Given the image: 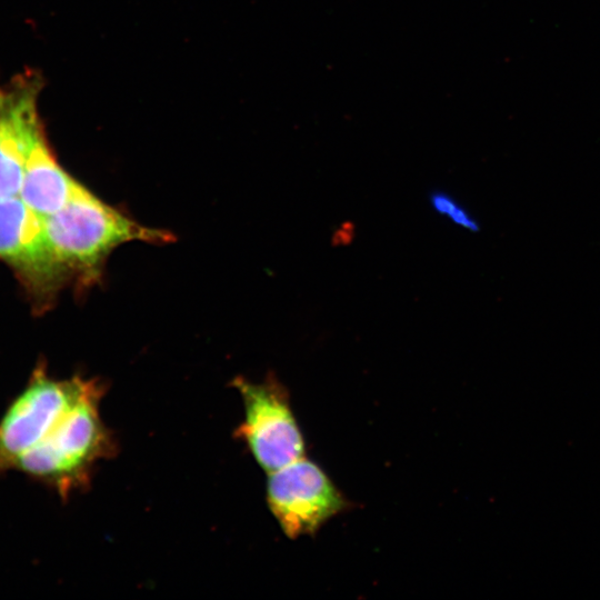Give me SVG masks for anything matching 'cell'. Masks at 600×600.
Masks as SVG:
<instances>
[{
  "instance_id": "1",
  "label": "cell",
  "mask_w": 600,
  "mask_h": 600,
  "mask_svg": "<svg viewBox=\"0 0 600 600\" xmlns=\"http://www.w3.org/2000/svg\"><path fill=\"white\" fill-rule=\"evenodd\" d=\"M46 240L62 280H100L110 253L131 241L167 243L173 234L140 224L80 184L70 200L43 219Z\"/></svg>"
},
{
  "instance_id": "2",
  "label": "cell",
  "mask_w": 600,
  "mask_h": 600,
  "mask_svg": "<svg viewBox=\"0 0 600 600\" xmlns=\"http://www.w3.org/2000/svg\"><path fill=\"white\" fill-rule=\"evenodd\" d=\"M101 396L98 384L17 461L13 470L48 484L63 498L84 487L93 464L112 449L99 416Z\"/></svg>"
},
{
  "instance_id": "3",
  "label": "cell",
  "mask_w": 600,
  "mask_h": 600,
  "mask_svg": "<svg viewBox=\"0 0 600 600\" xmlns=\"http://www.w3.org/2000/svg\"><path fill=\"white\" fill-rule=\"evenodd\" d=\"M97 386L81 377L54 379L37 368L0 419V474L13 470L17 461Z\"/></svg>"
},
{
  "instance_id": "4",
  "label": "cell",
  "mask_w": 600,
  "mask_h": 600,
  "mask_svg": "<svg viewBox=\"0 0 600 600\" xmlns=\"http://www.w3.org/2000/svg\"><path fill=\"white\" fill-rule=\"evenodd\" d=\"M244 404V420L237 430L260 467L268 473L304 457V442L287 389L274 378L252 383L233 381Z\"/></svg>"
},
{
  "instance_id": "5",
  "label": "cell",
  "mask_w": 600,
  "mask_h": 600,
  "mask_svg": "<svg viewBox=\"0 0 600 600\" xmlns=\"http://www.w3.org/2000/svg\"><path fill=\"white\" fill-rule=\"evenodd\" d=\"M267 501L289 538L313 534L349 502L327 473L304 457L271 472Z\"/></svg>"
},
{
  "instance_id": "6",
  "label": "cell",
  "mask_w": 600,
  "mask_h": 600,
  "mask_svg": "<svg viewBox=\"0 0 600 600\" xmlns=\"http://www.w3.org/2000/svg\"><path fill=\"white\" fill-rule=\"evenodd\" d=\"M39 81L21 77L6 88L0 110V198L19 197L28 158L43 137L37 114Z\"/></svg>"
},
{
  "instance_id": "7",
  "label": "cell",
  "mask_w": 600,
  "mask_h": 600,
  "mask_svg": "<svg viewBox=\"0 0 600 600\" xmlns=\"http://www.w3.org/2000/svg\"><path fill=\"white\" fill-rule=\"evenodd\" d=\"M0 257L41 286L62 280L46 240L43 219L20 197L0 198Z\"/></svg>"
},
{
  "instance_id": "8",
  "label": "cell",
  "mask_w": 600,
  "mask_h": 600,
  "mask_svg": "<svg viewBox=\"0 0 600 600\" xmlns=\"http://www.w3.org/2000/svg\"><path fill=\"white\" fill-rule=\"evenodd\" d=\"M80 184L58 164L42 137L28 158L19 197L44 219L60 210Z\"/></svg>"
},
{
  "instance_id": "9",
  "label": "cell",
  "mask_w": 600,
  "mask_h": 600,
  "mask_svg": "<svg viewBox=\"0 0 600 600\" xmlns=\"http://www.w3.org/2000/svg\"><path fill=\"white\" fill-rule=\"evenodd\" d=\"M430 203L434 211L449 218L454 224L471 232L480 230L478 220L449 193L444 191L431 192Z\"/></svg>"
},
{
  "instance_id": "10",
  "label": "cell",
  "mask_w": 600,
  "mask_h": 600,
  "mask_svg": "<svg viewBox=\"0 0 600 600\" xmlns=\"http://www.w3.org/2000/svg\"><path fill=\"white\" fill-rule=\"evenodd\" d=\"M4 91H6V89L0 88V110H1V107H2V103H3Z\"/></svg>"
}]
</instances>
